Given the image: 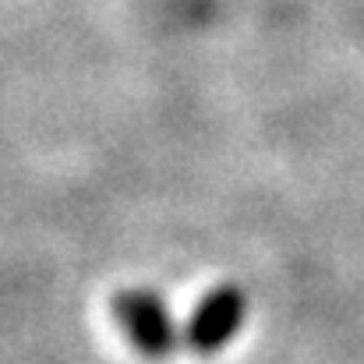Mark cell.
<instances>
[{
  "instance_id": "cell-1",
  "label": "cell",
  "mask_w": 364,
  "mask_h": 364,
  "mask_svg": "<svg viewBox=\"0 0 364 364\" xmlns=\"http://www.w3.org/2000/svg\"><path fill=\"white\" fill-rule=\"evenodd\" d=\"M114 315L145 358H166L184 343V333H177L166 304L152 290H124L114 301Z\"/></svg>"
},
{
  "instance_id": "cell-2",
  "label": "cell",
  "mask_w": 364,
  "mask_h": 364,
  "mask_svg": "<svg viewBox=\"0 0 364 364\" xmlns=\"http://www.w3.org/2000/svg\"><path fill=\"white\" fill-rule=\"evenodd\" d=\"M247 315V301L237 287H220L213 290L191 315V322L184 326V347L195 354H216L223 350L244 326Z\"/></svg>"
}]
</instances>
